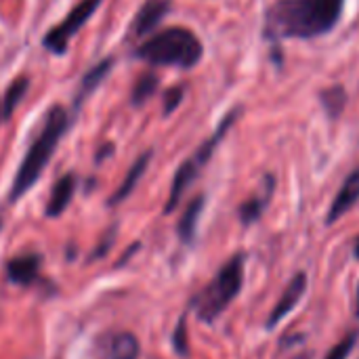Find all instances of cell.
<instances>
[{"label":"cell","mask_w":359,"mask_h":359,"mask_svg":"<svg viewBox=\"0 0 359 359\" xmlns=\"http://www.w3.org/2000/svg\"><path fill=\"white\" fill-rule=\"evenodd\" d=\"M67 124H69V118H67V111L61 105H55V107L48 109L42 133L29 145L19 170L15 175V181H13V187H11V202H17L40 179L42 170L46 168V164L50 160V156L55 154V147H57L61 135L65 133Z\"/></svg>","instance_id":"cell-2"},{"label":"cell","mask_w":359,"mask_h":359,"mask_svg":"<svg viewBox=\"0 0 359 359\" xmlns=\"http://www.w3.org/2000/svg\"><path fill=\"white\" fill-rule=\"evenodd\" d=\"M141 345L130 332H116L105 343V359H139Z\"/></svg>","instance_id":"cell-12"},{"label":"cell","mask_w":359,"mask_h":359,"mask_svg":"<svg viewBox=\"0 0 359 359\" xmlns=\"http://www.w3.org/2000/svg\"><path fill=\"white\" fill-rule=\"evenodd\" d=\"M202 208H204V196H198L189 202V206L185 208L181 221H179V238L189 244L196 236V227H198V219L202 215Z\"/></svg>","instance_id":"cell-15"},{"label":"cell","mask_w":359,"mask_h":359,"mask_svg":"<svg viewBox=\"0 0 359 359\" xmlns=\"http://www.w3.org/2000/svg\"><path fill=\"white\" fill-rule=\"evenodd\" d=\"M202 166H204V162H200L198 156H194L191 160H187V162H183V164L179 166V170H177V175H175V179H172V187H170V194H168V202H166V206H164V212H172V210L179 206L183 194H185L187 187L194 183V179L198 177V172H200Z\"/></svg>","instance_id":"cell-7"},{"label":"cell","mask_w":359,"mask_h":359,"mask_svg":"<svg viewBox=\"0 0 359 359\" xmlns=\"http://www.w3.org/2000/svg\"><path fill=\"white\" fill-rule=\"evenodd\" d=\"M202 53L200 38L185 27H168L137 48V57L151 65H177L183 69L198 65Z\"/></svg>","instance_id":"cell-3"},{"label":"cell","mask_w":359,"mask_h":359,"mask_svg":"<svg viewBox=\"0 0 359 359\" xmlns=\"http://www.w3.org/2000/svg\"><path fill=\"white\" fill-rule=\"evenodd\" d=\"M168 8H170V0H147L141 6V11L137 13V17H135L133 34L135 36L149 34L164 19V15L168 13Z\"/></svg>","instance_id":"cell-9"},{"label":"cell","mask_w":359,"mask_h":359,"mask_svg":"<svg viewBox=\"0 0 359 359\" xmlns=\"http://www.w3.org/2000/svg\"><path fill=\"white\" fill-rule=\"evenodd\" d=\"M151 156H154V154H151V149L139 156V160L130 166V170H128L126 179L122 181V185H120V187L116 189V194L109 198V206H116V204L124 202V200L133 194V189L137 187V183H139V181H141V177L145 175V168H147V164H149Z\"/></svg>","instance_id":"cell-13"},{"label":"cell","mask_w":359,"mask_h":359,"mask_svg":"<svg viewBox=\"0 0 359 359\" xmlns=\"http://www.w3.org/2000/svg\"><path fill=\"white\" fill-rule=\"evenodd\" d=\"M345 0H278L265 17L269 38H313L330 32Z\"/></svg>","instance_id":"cell-1"},{"label":"cell","mask_w":359,"mask_h":359,"mask_svg":"<svg viewBox=\"0 0 359 359\" xmlns=\"http://www.w3.org/2000/svg\"><path fill=\"white\" fill-rule=\"evenodd\" d=\"M358 316H359V290H358Z\"/></svg>","instance_id":"cell-23"},{"label":"cell","mask_w":359,"mask_h":359,"mask_svg":"<svg viewBox=\"0 0 359 359\" xmlns=\"http://www.w3.org/2000/svg\"><path fill=\"white\" fill-rule=\"evenodd\" d=\"M183 86H175V88H170L168 93H166V97H164V116H168V114H172L177 107H179V103H181V99H183Z\"/></svg>","instance_id":"cell-21"},{"label":"cell","mask_w":359,"mask_h":359,"mask_svg":"<svg viewBox=\"0 0 359 359\" xmlns=\"http://www.w3.org/2000/svg\"><path fill=\"white\" fill-rule=\"evenodd\" d=\"M305 290H307V276H305V273H297V276L288 282V286L284 288L282 297L278 299V303L273 305V309H271V313H269V320H267V328H269V330H273L282 320L288 318L290 311H294V307L301 303Z\"/></svg>","instance_id":"cell-6"},{"label":"cell","mask_w":359,"mask_h":359,"mask_svg":"<svg viewBox=\"0 0 359 359\" xmlns=\"http://www.w3.org/2000/svg\"><path fill=\"white\" fill-rule=\"evenodd\" d=\"M101 2H103V0H80V2L65 15V19H63L59 25H55L53 29L46 32V36H44V40H42L44 48L50 50V53H55V55H63V53L67 50V46H69V40H72V38L76 36V32L90 19V15L101 6Z\"/></svg>","instance_id":"cell-5"},{"label":"cell","mask_w":359,"mask_h":359,"mask_svg":"<svg viewBox=\"0 0 359 359\" xmlns=\"http://www.w3.org/2000/svg\"><path fill=\"white\" fill-rule=\"evenodd\" d=\"M0 116H2V109H0Z\"/></svg>","instance_id":"cell-24"},{"label":"cell","mask_w":359,"mask_h":359,"mask_svg":"<svg viewBox=\"0 0 359 359\" xmlns=\"http://www.w3.org/2000/svg\"><path fill=\"white\" fill-rule=\"evenodd\" d=\"M265 185H267V187H265V194H263V196L252 198V200H248V202L242 204V208H240V219H242L244 225L255 223V221L263 215V210H265V206H267V202H269V198H271V191H273V179L267 177V183H265Z\"/></svg>","instance_id":"cell-16"},{"label":"cell","mask_w":359,"mask_h":359,"mask_svg":"<svg viewBox=\"0 0 359 359\" xmlns=\"http://www.w3.org/2000/svg\"><path fill=\"white\" fill-rule=\"evenodd\" d=\"M74 191H76V179H74V175L61 177L55 183L53 191H50V198H48V204H46V217H50V219L59 217L69 206V202L74 198Z\"/></svg>","instance_id":"cell-11"},{"label":"cell","mask_w":359,"mask_h":359,"mask_svg":"<svg viewBox=\"0 0 359 359\" xmlns=\"http://www.w3.org/2000/svg\"><path fill=\"white\" fill-rule=\"evenodd\" d=\"M27 86H29L27 78H17V80L11 82V86L6 88V95H4V99L0 103V109H2V118L4 120H8L13 116L15 107L21 103L23 95L27 93Z\"/></svg>","instance_id":"cell-17"},{"label":"cell","mask_w":359,"mask_h":359,"mask_svg":"<svg viewBox=\"0 0 359 359\" xmlns=\"http://www.w3.org/2000/svg\"><path fill=\"white\" fill-rule=\"evenodd\" d=\"M40 271V257L38 255H23L17 257L13 261H8L6 265V276L13 284L19 286H27L38 278Z\"/></svg>","instance_id":"cell-10"},{"label":"cell","mask_w":359,"mask_h":359,"mask_svg":"<svg viewBox=\"0 0 359 359\" xmlns=\"http://www.w3.org/2000/svg\"><path fill=\"white\" fill-rule=\"evenodd\" d=\"M109 69H111V59L107 57V59L99 61L93 69H88V72L84 74V78H82V82H80V88H78V93H76V107H80L82 101H84L93 90L99 88V84L105 80V76L109 74Z\"/></svg>","instance_id":"cell-14"},{"label":"cell","mask_w":359,"mask_h":359,"mask_svg":"<svg viewBox=\"0 0 359 359\" xmlns=\"http://www.w3.org/2000/svg\"><path fill=\"white\" fill-rule=\"evenodd\" d=\"M156 86H158V78L154 76V74H143L139 80H137V84H135V88H133V103L135 105H143L154 93H156Z\"/></svg>","instance_id":"cell-19"},{"label":"cell","mask_w":359,"mask_h":359,"mask_svg":"<svg viewBox=\"0 0 359 359\" xmlns=\"http://www.w3.org/2000/svg\"><path fill=\"white\" fill-rule=\"evenodd\" d=\"M359 200V168L358 170H353L349 177H347V181L343 183V187L339 189V194H337V198H334V202H332V206H330V210H328V217H326V223L328 225H332V223H337L341 217H345L355 204H358Z\"/></svg>","instance_id":"cell-8"},{"label":"cell","mask_w":359,"mask_h":359,"mask_svg":"<svg viewBox=\"0 0 359 359\" xmlns=\"http://www.w3.org/2000/svg\"><path fill=\"white\" fill-rule=\"evenodd\" d=\"M345 101H347V93L343 86H330L328 90L322 93V105L326 107L330 118L341 116V111L345 109Z\"/></svg>","instance_id":"cell-18"},{"label":"cell","mask_w":359,"mask_h":359,"mask_svg":"<svg viewBox=\"0 0 359 359\" xmlns=\"http://www.w3.org/2000/svg\"><path fill=\"white\" fill-rule=\"evenodd\" d=\"M242 284H244V257L236 255L221 267L215 280L194 301L198 318L206 324H212L240 294Z\"/></svg>","instance_id":"cell-4"},{"label":"cell","mask_w":359,"mask_h":359,"mask_svg":"<svg viewBox=\"0 0 359 359\" xmlns=\"http://www.w3.org/2000/svg\"><path fill=\"white\" fill-rule=\"evenodd\" d=\"M172 343H175V349L179 355H187V326H185V318L179 322L177 330H175V337H172Z\"/></svg>","instance_id":"cell-22"},{"label":"cell","mask_w":359,"mask_h":359,"mask_svg":"<svg viewBox=\"0 0 359 359\" xmlns=\"http://www.w3.org/2000/svg\"><path fill=\"white\" fill-rule=\"evenodd\" d=\"M355 341H358V334L355 332H351L347 339H343L330 353H328V358L326 359H347L351 355V351H353V345H355Z\"/></svg>","instance_id":"cell-20"}]
</instances>
